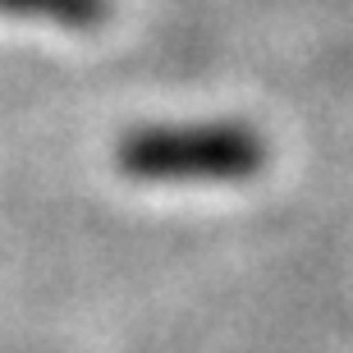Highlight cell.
Wrapping results in <instances>:
<instances>
[{"mask_svg": "<svg viewBox=\"0 0 353 353\" xmlns=\"http://www.w3.org/2000/svg\"><path fill=\"white\" fill-rule=\"evenodd\" d=\"M115 165L143 183L248 179L266 165V143L243 124H152L119 138Z\"/></svg>", "mask_w": 353, "mask_h": 353, "instance_id": "1", "label": "cell"}, {"mask_svg": "<svg viewBox=\"0 0 353 353\" xmlns=\"http://www.w3.org/2000/svg\"><path fill=\"white\" fill-rule=\"evenodd\" d=\"M0 14L46 19V23H65V28H92L110 14V0H0Z\"/></svg>", "mask_w": 353, "mask_h": 353, "instance_id": "2", "label": "cell"}]
</instances>
